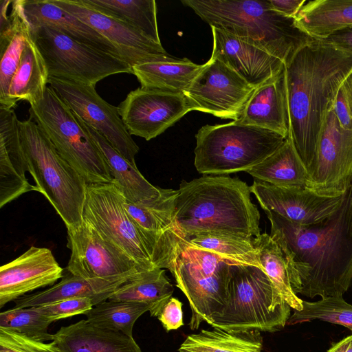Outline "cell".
Returning <instances> with one entry per match:
<instances>
[{
    "label": "cell",
    "instance_id": "32",
    "mask_svg": "<svg viewBox=\"0 0 352 352\" xmlns=\"http://www.w3.org/2000/svg\"><path fill=\"white\" fill-rule=\"evenodd\" d=\"M296 25L316 40L352 26V0H315L303 6Z\"/></svg>",
    "mask_w": 352,
    "mask_h": 352
},
{
    "label": "cell",
    "instance_id": "4",
    "mask_svg": "<svg viewBox=\"0 0 352 352\" xmlns=\"http://www.w3.org/2000/svg\"><path fill=\"white\" fill-rule=\"evenodd\" d=\"M203 21L278 58L285 64L314 39L295 19L275 11L268 1L183 0Z\"/></svg>",
    "mask_w": 352,
    "mask_h": 352
},
{
    "label": "cell",
    "instance_id": "19",
    "mask_svg": "<svg viewBox=\"0 0 352 352\" xmlns=\"http://www.w3.org/2000/svg\"><path fill=\"white\" fill-rule=\"evenodd\" d=\"M51 1L108 39L131 67L140 63L175 58L168 54L162 44L151 41L134 27L92 8L82 0Z\"/></svg>",
    "mask_w": 352,
    "mask_h": 352
},
{
    "label": "cell",
    "instance_id": "38",
    "mask_svg": "<svg viewBox=\"0 0 352 352\" xmlns=\"http://www.w3.org/2000/svg\"><path fill=\"white\" fill-rule=\"evenodd\" d=\"M151 309L146 302L107 300L94 305L85 316L88 322L98 327L133 337L135 321Z\"/></svg>",
    "mask_w": 352,
    "mask_h": 352
},
{
    "label": "cell",
    "instance_id": "42",
    "mask_svg": "<svg viewBox=\"0 0 352 352\" xmlns=\"http://www.w3.org/2000/svg\"><path fill=\"white\" fill-rule=\"evenodd\" d=\"M94 306L89 298H73L38 306L41 312L52 322L70 316L84 314Z\"/></svg>",
    "mask_w": 352,
    "mask_h": 352
},
{
    "label": "cell",
    "instance_id": "16",
    "mask_svg": "<svg viewBox=\"0 0 352 352\" xmlns=\"http://www.w3.org/2000/svg\"><path fill=\"white\" fill-rule=\"evenodd\" d=\"M71 255L65 270L84 278H110L146 271L82 219L67 229Z\"/></svg>",
    "mask_w": 352,
    "mask_h": 352
},
{
    "label": "cell",
    "instance_id": "24",
    "mask_svg": "<svg viewBox=\"0 0 352 352\" xmlns=\"http://www.w3.org/2000/svg\"><path fill=\"white\" fill-rule=\"evenodd\" d=\"M22 6L30 27L55 28L79 43L124 60L120 51L108 39L51 0H22Z\"/></svg>",
    "mask_w": 352,
    "mask_h": 352
},
{
    "label": "cell",
    "instance_id": "6",
    "mask_svg": "<svg viewBox=\"0 0 352 352\" xmlns=\"http://www.w3.org/2000/svg\"><path fill=\"white\" fill-rule=\"evenodd\" d=\"M18 124L28 172L36 191L50 201L67 229L79 226L82 222L87 182L59 155L32 120H19Z\"/></svg>",
    "mask_w": 352,
    "mask_h": 352
},
{
    "label": "cell",
    "instance_id": "36",
    "mask_svg": "<svg viewBox=\"0 0 352 352\" xmlns=\"http://www.w3.org/2000/svg\"><path fill=\"white\" fill-rule=\"evenodd\" d=\"M92 8L134 27L156 43L158 32L157 6L154 0H82Z\"/></svg>",
    "mask_w": 352,
    "mask_h": 352
},
{
    "label": "cell",
    "instance_id": "12",
    "mask_svg": "<svg viewBox=\"0 0 352 352\" xmlns=\"http://www.w3.org/2000/svg\"><path fill=\"white\" fill-rule=\"evenodd\" d=\"M177 190L161 188L155 198L139 203L124 199L125 209L139 230L155 267L172 274L177 258L189 245L174 218Z\"/></svg>",
    "mask_w": 352,
    "mask_h": 352
},
{
    "label": "cell",
    "instance_id": "17",
    "mask_svg": "<svg viewBox=\"0 0 352 352\" xmlns=\"http://www.w3.org/2000/svg\"><path fill=\"white\" fill-rule=\"evenodd\" d=\"M118 109L130 135L147 141L194 111L192 104L183 94L141 87L131 91Z\"/></svg>",
    "mask_w": 352,
    "mask_h": 352
},
{
    "label": "cell",
    "instance_id": "34",
    "mask_svg": "<svg viewBox=\"0 0 352 352\" xmlns=\"http://www.w3.org/2000/svg\"><path fill=\"white\" fill-rule=\"evenodd\" d=\"M263 337L253 330L223 329L216 327L188 335L179 352H262Z\"/></svg>",
    "mask_w": 352,
    "mask_h": 352
},
{
    "label": "cell",
    "instance_id": "9",
    "mask_svg": "<svg viewBox=\"0 0 352 352\" xmlns=\"http://www.w3.org/2000/svg\"><path fill=\"white\" fill-rule=\"evenodd\" d=\"M30 36L50 77L96 85L113 74H133L132 67L122 58L79 43L55 28L30 27Z\"/></svg>",
    "mask_w": 352,
    "mask_h": 352
},
{
    "label": "cell",
    "instance_id": "20",
    "mask_svg": "<svg viewBox=\"0 0 352 352\" xmlns=\"http://www.w3.org/2000/svg\"><path fill=\"white\" fill-rule=\"evenodd\" d=\"M64 270L52 251L31 246L0 269V308L35 289L53 286L63 276Z\"/></svg>",
    "mask_w": 352,
    "mask_h": 352
},
{
    "label": "cell",
    "instance_id": "31",
    "mask_svg": "<svg viewBox=\"0 0 352 352\" xmlns=\"http://www.w3.org/2000/svg\"><path fill=\"white\" fill-rule=\"evenodd\" d=\"M49 78L45 61L30 36L11 81L7 102L2 108L13 109L20 101L30 104L40 101Z\"/></svg>",
    "mask_w": 352,
    "mask_h": 352
},
{
    "label": "cell",
    "instance_id": "29",
    "mask_svg": "<svg viewBox=\"0 0 352 352\" xmlns=\"http://www.w3.org/2000/svg\"><path fill=\"white\" fill-rule=\"evenodd\" d=\"M204 65L188 58L152 60L132 67L141 87L185 94Z\"/></svg>",
    "mask_w": 352,
    "mask_h": 352
},
{
    "label": "cell",
    "instance_id": "45",
    "mask_svg": "<svg viewBox=\"0 0 352 352\" xmlns=\"http://www.w3.org/2000/svg\"><path fill=\"white\" fill-rule=\"evenodd\" d=\"M319 41L352 53V26L338 30Z\"/></svg>",
    "mask_w": 352,
    "mask_h": 352
},
{
    "label": "cell",
    "instance_id": "13",
    "mask_svg": "<svg viewBox=\"0 0 352 352\" xmlns=\"http://www.w3.org/2000/svg\"><path fill=\"white\" fill-rule=\"evenodd\" d=\"M307 172V187L322 195H343L352 184V129L341 126L331 107L324 119Z\"/></svg>",
    "mask_w": 352,
    "mask_h": 352
},
{
    "label": "cell",
    "instance_id": "8",
    "mask_svg": "<svg viewBox=\"0 0 352 352\" xmlns=\"http://www.w3.org/2000/svg\"><path fill=\"white\" fill-rule=\"evenodd\" d=\"M32 120L59 155L85 179L87 184L113 182L104 155L75 113L51 86L42 100L30 104Z\"/></svg>",
    "mask_w": 352,
    "mask_h": 352
},
{
    "label": "cell",
    "instance_id": "26",
    "mask_svg": "<svg viewBox=\"0 0 352 352\" xmlns=\"http://www.w3.org/2000/svg\"><path fill=\"white\" fill-rule=\"evenodd\" d=\"M53 342L60 352H142L133 337L81 320L62 327Z\"/></svg>",
    "mask_w": 352,
    "mask_h": 352
},
{
    "label": "cell",
    "instance_id": "25",
    "mask_svg": "<svg viewBox=\"0 0 352 352\" xmlns=\"http://www.w3.org/2000/svg\"><path fill=\"white\" fill-rule=\"evenodd\" d=\"M137 274L88 279L67 272L60 282L50 288L15 300V307H38L60 300L85 297L89 298L96 305L108 300L122 284Z\"/></svg>",
    "mask_w": 352,
    "mask_h": 352
},
{
    "label": "cell",
    "instance_id": "47",
    "mask_svg": "<svg viewBox=\"0 0 352 352\" xmlns=\"http://www.w3.org/2000/svg\"><path fill=\"white\" fill-rule=\"evenodd\" d=\"M327 352H352V335L333 344Z\"/></svg>",
    "mask_w": 352,
    "mask_h": 352
},
{
    "label": "cell",
    "instance_id": "30",
    "mask_svg": "<svg viewBox=\"0 0 352 352\" xmlns=\"http://www.w3.org/2000/svg\"><path fill=\"white\" fill-rule=\"evenodd\" d=\"M30 36V26L22 0L12 1L9 23L0 29V107L7 102L11 81Z\"/></svg>",
    "mask_w": 352,
    "mask_h": 352
},
{
    "label": "cell",
    "instance_id": "27",
    "mask_svg": "<svg viewBox=\"0 0 352 352\" xmlns=\"http://www.w3.org/2000/svg\"><path fill=\"white\" fill-rule=\"evenodd\" d=\"M76 117L104 155L113 177V182L122 192L126 200L139 203L160 195L161 188L148 182L139 171L135 164L129 162L102 134L86 124L78 116Z\"/></svg>",
    "mask_w": 352,
    "mask_h": 352
},
{
    "label": "cell",
    "instance_id": "39",
    "mask_svg": "<svg viewBox=\"0 0 352 352\" xmlns=\"http://www.w3.org/2000/svg\"><path fill=\"white\" fill-rule=\"evenodd\" d=\"M302 309L293 310L287 324H296L314 320L342 325L352 331V305L342 296L321 298L315 302L302 300Z\"/></svg>",
    "mask_w": 352,
    "mask_h": 352
},
{
    "label": "cell",
    "instance_id": "37",
    "mask_svg": "<svg viewBox=\"0 0 352 352\" xmlns=\"http://www.w3.org/2000/svg\"><path fill=\"white\" fill-rule=\"evenodd\" d=\"M254 239L253 236L208 232L190 236L188 242L195 248L212 252L231 262L261 267L259 252Z\"/></svg>",
    "mask_w": 352,
    "mask_h": 352
},
{
    "label": "cell",
    "instance_id": "28",
    "mask_svg": "<svg viewBox=\"0 0 352 352\" xmlns=\"http://www.w3.org/2000/svg\"><path fill=\"white\" fill-rule=\"evenodd\" d=\"M259 261L272 283L293 310L302 309V300L298 297L300 282L292 258L267 234L254 237Z\"/></svg>",
    "mask_w": 352,
    "mask_h": 352
},
{
    "label": "cell",
    "instance_id": "7",
    "mask_svg": "<svg viewBox=\"0 0 352 352\" xmlns=\"http://www.w3.org/2000/svg\"><path fill=\"white\" fill-rule=\"evenodd\" d=\"M195 138L194 164L204 175L246 172L274 153L286 140L276 132L235 121L203 126Z\"/></svg>",
    "mask_w": 352,
    "mask_h": 352
},
{
    "label": "cell",
    "instance_id": "11",
    "mask_svg": "<svg viewBox=\"0 0 352 352\" xmlns=\"http://www.w3.org/2000/svg\"><path fill=\"white\" fill-rule=\"evenodd\" d=\"M124 199L113 182L87 184L82 219L142 269L153 270L155 267L139 230L125 209Z\"/></svg>",
    "mask_w": 352,
    "mask_h": 352
},
{
    "label": "cell",
    "instance_id": "35",
    "mask_svg": "<svg viewBox=\"0 0 352 352\" xmlns=\"http://www.w3.org/2000/svg\"><path fill=\"white\" fill-rule=\"evenodd\" d=\"M173 292V286L166 276L165 270L155 267L133 276L108 300L148 303L151 306V316L157 317Z\"/></svg>",
    "mask_w": 352,
    "mask_h": 352
},
{
    "label": "cell",
    "instance_id": "3",
    "mask_svg": "<svg viewBox=\"0 0 352 352\" xmlns=\"http://www.w3.org/2000/svg\"><path fill=\"white\" fill-rule=\"evenodd\" d=\"M250 193L245 182L228 175L183 180L175 198V220L187 240L208 232L258 236L260 213Z\"/></svg>",
    "mask_w": 352,
    "mask_h": 352
},
{
    "label": "cell",
    "instance_id": "2",
    "mask_svg": "<svg viewBox=\"0 0 352 352\" xmlns=\"http://www.w3.org/2000/svg\"><path fill=\"white\" fill-rule=\"evenodd\" d=\"M352 72V53L319 40L300 47L285 63L291 137L307 170L336 92Z\"/></svg>",
    "mask_w": 352,
    "mask_h": 352
},
{
    "label": "cell",
    "instance_id": "23",
    "mask_svg": "<svg viewBox=\"0 0 352 352\" xmlns=\"http://www.w3.org/2000/svg\"><path fill=\"white\" fill-rule=\"evenodd\" d=\"M237 123L276 132L287 138L290 131L285 67L256 88Z\"/></svg>",
    "mask_w": 352,
    "mask_h": 352
},
{
    "label": "cell",
    "instance_id": "5",
    "mask_svg": "<svg viewBox=\"0 0 352 352\" xmlns=\"http://www.w3.org/2000/svg\"><path fill=\"white\" fill-rule=\"evenodd\" d=\"M291 309L263 268L234 263L227 302L207 323L223 329L272 333L285 327Z\"/></svg>",
    "mask_w": 352,
    "mask_h": 352
},
{
    "label": "cell",
    "instance_id": "46",
    "mask_svg": "<svg viewBox=\"0 0 352 352\" xmlns=\"http://www.w3.org/2000/svg\"><path fill=\"white\" fill-rule=\"evenodd\" d=\"M272 8L288 18L295 19L305 4V0H268Z\"/></svg>",
    "mask_w": 352,
    "mask_h": 352
},
{
    "label": "cell",
    "instance_id": "10",
    "mask_svg": "<svg viewBox=\"0 0 352 352\" xmlns=\"http://www.w3.org/2000/svg\"><path fill=\"white\" fill-rule=\"evenodd\" d=\"M234 263L190 244L179 254L172 274L188 300L191 330L198 329L201 322H207L225 307Z\"/></svg>",
    "mask_w": 352,
    "mask_h": 352
},
{
    "label": "cell",
    "instance_id": "40",
    "mask_svg": "<svg viewBox=\"0 0 352 352\" xmlns=\"http://www.w3.org/2000/svg\"><path fill=\"white\" fill-rule=\"evenodd\" d=\"M52 323L38 307H14L0 314V328L42 342L53 341L54 334L48 332Z\"/></svg>",
    "mask_w": 352,
    "mask_h": 352
},
{
    "label": "cell",
    "instance_id": "43",
    "mask_svg": "<svg viewBox=\"0 0 352 352\" xmlns=\"http://www.w3.org/2000/svg\"><path fill=\"white\" fill-rule=\"evenodd\" d=\"M331 108L341 126L352 129V72L339 87Z\"/></svg>",
    "mask_w": 352,
    "mask_h": 352
},
{
    "label": "cell",
    "instance_id": "15",
    "mask_svg": "<svg viewBox=\"0 0 352 352\" xmlns=\"http://www.w3.org/2000/svg\"><path fill=\"white\" fill-rule=\"evenodd\" d=\"M255 89L226 65L210 58L184 95L194 111L236 121Z\"/></svg>",
    "mask_w": 352,
    "mask_h": 352
},
{
    "label": "cell",
    "instance_id": "33",
    "mask_svg": "<svg viewBox=\"0 0 352 352\" xmlns=\"http://www.w3.org/2000/svg\"><path fill=\"white\" fill-rule=\"evenodd\" d=\"M246 172L259 181L277 186L308 185L307 170L289 135L274 153Z\"/></svg>",
    "mask_w": 352,
    "mask_h": 352
},
{
    "label": "cell",
    "instance_id": "18",
    "mask_svg": "<svg viewBox=\"0 0 352 352\" xmlns=\"http://www.w3.org/2000/svg\"><path fill=\"white\" fill-rule=\"evenodd\" d=\"M250 188L264 211H273L299 225L317 223L331 217L342 206L346 193L325 195L308 187L277 186L259 180Z\"/></svg>",
    "mask_w": 352,
    "mask_h": 352
},
{
    "label": "cell",
    "instance_id": "22",
    "mask_svg": "<svg viewBox=\"0 0 352 352\" xmlns=\"http://www.w3.org/2000/svg\"><path fill=\"white\" fill-rule=\"evenodd\" d=\"M13 109L0 107V208L23 194L36 190L25 177L28 164Z\"/></svg>",
    "mask_w": 352,
    "mask_h": 352
},
{
    "label": "cell",
    "instance_id": "1",
    "mask_svg": "<svg viewBox=\"0 0 352 352\" xmlns=\"http://www.w3.org/2000/svg\"><path fill=\"white\" fill-rule=\"evenodd\" d=\"M265 212L270 236L292 258L299 294L342 296L352 287V184L339 210L317 223L299 225L273 211Z\"/></svg>",
    "mask_w": 352,
    "mask_h": 352
},
{
    "label": "cell",
    "instance_id": "41",
    "mask_svg": "<svg viewBox=\"0 0 352 352\" xmlns=\"http://www.w3.org/2000/svg\"><path fill=\"white\" fill-rule=\"evenodd\" d=\"M0 352H60L52 341H38L18 332L0 328Z\"/></svg>",
    "mask_w": 352,
    "mask_h": 352
},
{
    "label": "cell",
    "instance_id": "14",
    "mask_svg": "<svg viewBox=\"0 0 352 352\" xmlns=\"http://www.w3.org/2000/svg\"><path fill=\"white\" fill-rule=\"evenodd\" d=\"M48 83L86 124L102 134L129 162L135 164L139 146L113 106L97 93L95 85L50 77Z\"/></svg>",
    "mask_w": 352,
    "mask_h": 352
},
{
    "label": "cell",
    "instance_id": "21",
    "mask_svg": "<svg viewBox=\"0 0 352 352\" xmlns=\"http://www.w3.org/2000/svg\"><path fill=\"white\" fill-rule=\"evenodd\" d=\"M211 30L210 58L226 65L251 86L258 87L285 67L284 62L265 50L214 27Z\"/></svg>",
    "mask_w": 352,
    "mask_h": 352
},
{
    "label": "cell",
    "instance_id": "44",
    "mask_svg": "<svg viewBox=\"0 0 352 352\" xmlns=\"http://www.w3.org/2000/svg\"><path fill=\"white\" fill-rule=\"evenodd\" d=\"M182 308V302L174 297H171L162 308L157 318L167 332L184 325Z\"/></svg>",
    "mask_w": 352,
    "mask_h": 352
}]
</instances>
